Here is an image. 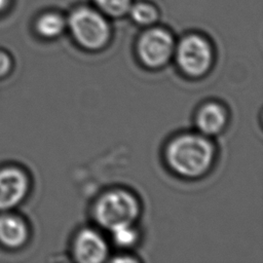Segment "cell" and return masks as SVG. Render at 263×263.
<instances>
[{"instance_id":"obj_1","label":"cell","mask_w":263,"mask_h":263,"mask_svg":"<svg viewBox=\"0 0 263 263\" xmlns=\"http://www.w3.org/2000/svg\"><path fill=\"white\" fill-rule=\"evenodd\" d=\"M214 147L203 136L188 134L172 141L166 149V160L172 170L184 177H197L212 165Z\"/></svg>"},{"instance_id":"obj_2","label":"cell","mask_w":263,"mask_h":263,"mask_svg":"<svg viewBox=\"0 0 263 263\" xmlns=\"http://www.w3.org/2000/svg\"><path fill=\"white\" fill-rule=\"evenodd\" d=\"M140 213L137 198L127 191L112 190L102 195L95 206L98 223L110 231L118 226L133 224Z\"/></svg>"},{"instance_id":"obj_3","label":"cell","mask_w":263,"mask_h":263,"mask_svg":"<svg viewBox=\"0 0 263 263\" xmlns=\"http://www.w3.org/2000/svg\"><path fill=\"white\" fill-rule=\"evenodd\" d=\"M68 26L75 41L85 49H100L110 37L107 21L91 8L79 7L73 10L68 18Z\"/></svg>"},{"instance_id":"obj_4","label":"cell","mask_w":263,"mask_h":263,"mask_svg":"<svg viewBox=\"0 0 263 263\" xmlns=\"http://www.w3.org/2000/svg\"><path fill=\"white\" fill-rule=\"evenodd\" d=\"M176 60L185 74L192 77L201 76L209 71L212 65V47L201 36L188 35L177 46Z\"/></svg>"},{"instance_id":"obj_5","label":"cell","mask_w":263,"mask_h":263,"mask_svg":"<svg viewBox=\"0 0 263 263\" xmlns=\"http://www.w3.org/2000/svg\"><path fill=\"white\" fill-rule=\"evenodd\" d=\"M174 52L172 35L159 28L146 31L139 39L138 54L144 65L158 68L168 62Z\"/></svg>"},{"instance_id":"obj_6","label":"cell","mask_w":263,"mask_h":263,"mask_svg":"<svg viewBox=\"0 0 263 263\" xmlns=\"http://www.w3.org/2000/svg\"><path fill=\"white\" fill-rule=\"evenodd\" d=\"M29 191V179L24 171L15 166L0 170V212L17 206Z\"/></svg>"},{"instance_id":"obj_7","label":"cell","mask_w":263,"mask_h":263,"mask_svg":"<svg viewBox=\"0 0 263 263\" xmlns=\"http://www.w3.org/2000/svg\"><path fill=\"white\" fill-rule=\"evenodd\" d=\"M73 253L79 262L99 263L106 259L108 246L104 237L93 229H82L76 235Z\"/></svg>"},{"instance_id":"obj_8","label":"cell","mask_w":263,"mask_h":263,"mask_svg":"<svg viewBox=\"0 0 263 263\" xmlns=\"http://www.w3.org/2000/svg\"><path fill=\"white\" fill-rule=\"evenodd\" d=\"M29 236V230L25 221L12 214L0 215V245L7 249L23 247Z\"/></svg>"},{"instance_id":"obj_9","label":"cell","mask_w":263,"mask_h":263,"mask_svg":"<svg viewBox=\"0 0 263 263\" xmlns=\"http://www.w3.org/2000/svg\"><path fill=\"white\" fill-rule=\"evenodd\" d=\"M227 120V115L223 107L216 103H209L202 106L196 115V125L198 129L206 136L220 133Z\"/></svg>"},{"instance_id":"obj_10","label":"cell","mask_w":263,"mask_h":263,"mask_svg":"<svg viewBox=\"0 0 263 263\" xmlns=\"http://www.w3.org/2000/svg\"><path fill=\"white\" fill-rule=\"evenodd\" d=\"M65 27V18L55 12L44 13L36 22V30L44 38L58 37L63 33Z\"/></svg>"},{"instance_id":"obj_11","label":"cell","mask_w":263,"mask_h":263,"mask_svg":"<svg viewBox=\"0 0 263 263\" xmlns=\"http://www.w3.org/2000/svg\"><path fill=\"white\" fill-rule=\"evenodd\" d=\"M129 11L132 18L140 25H151L158 17L156 8L147 3H139L130 6Z\"/></svg>"},{"instance_id":"obj_12","label":"cell","mask_w":263,"mask_h":263,"mask_svg":"<svg viewBox=\"0 0 263 263\" xmlns=\"http://www.w3.org/2000/svg\"><path fill=\"white\" fill-rule=\"evenodd\" d=\"M97 6L110 16H121L129 11L130 0H95Z\"/></svg>"},{"instance_id":"obj_13","label":"cell","mask_w":263,"mask_h":263,"mask_svg":"<svg viewBox=\"0 0 263 263\" xmlns=\"http://www.w3.org/2000/svg\"><path fill=\"white\" fill-rule=\"evenodd\" d=\"M113 240L120 247H130L138 239V232L133 227V224L121 225L111 230Z\"/></svg>"},{"instance_id":"obj_14","label":"cell","mask_w":263,"mask_h":263,"mask_svg":"<svg viewBox=\"0 0 263 263\" xmlns=\"http://www.w3.org/2000/svg\"><path fill=\"white\" fill-rule=\"evenodd\" d=\"M12 69V61L9 54L0 50V79L6 77Z\"/></svg>"},{"instance_id":"obj_15","label":"cell","mask_w":263,"mask_h":263,"mask_svg":"<svg viewBox=\"0 0 263 263\" xmlns=\"http://www.w3.org/2000/svg\"><path fill=\"white\" fill-rule=\"evenodd\" d=\"M9 0H0V11L4 10L8 4Z\"/></svg>"}]
</instances>
